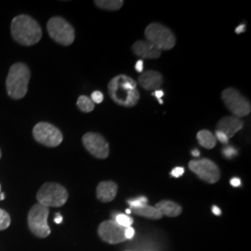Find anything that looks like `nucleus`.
<instances>
[{
	"mask_svg": "<svg viewBox=\"0 0 251 251\" xmlns=\"http://www.w3.org/2000/svg\"><path fill=\"white\" fill-rule=\"evenodd\" d=\"M1 156H2V153H1V150H0V158H1Z\"/></svg>",
	"mask_w": 251,
	"mask_h": 251,
	"instance_id": "nucleus-39",
	"label": "nucleus"
},
{
	"mask_svg": "<svg viewBox=\"0 0 251 251\" xmlns=\"http://www.w3.org/2000/svg\"><path fill=\"white\" fill-rule=\"evenodd\" d=\"M91 100L95 103H101L102 100H103V94L99 91V90H96L94 91L92 94H91Z\"/></svg>",
	"mask_w": 251,
	"mask_h": 251,
	"instance_id": "nucleus-26",
	"label": "nucleus"
},
{
	"mask_svg": "<svg viewBox=\"0 0 251 251\" xmlns=\"http://www.w3.org/2000/svg\"><path fill=\"white\" fill-rule=\"evenodd\" d=\"M223 152H224L225 157L228 159L233 158L234 155H236L238 153L237 150L231 145H225V147L223 148Z\"/></svg>",
	"mask_w": 251,
	"mask_h": 251,
	"instance_id": "nucleus-25",
	"label": "nucleus"
},
{
	"mask_svg": "<svg viewBox=\"0 0 251 251\" xmlns=\"http://www.w3.org/2000/svg\"><path fill=\"white\" fill-rule=\"evenodd\" d=\"M31 72L25 63H17L11 65L6 79L7 92L10 98L23 99L26 95Z\"/></svg>",
	"mask_w": 251,
	"mask_h": 251,
	"instance_id": "nucleus-3",
	"label": "nucleus"
},
{
	"mask_svg": "<svg viewBox=\"0 0 251 251\" xmlns=\"http://www.w3.org/2000/svg\"><path fill=\"white\" fill-rule=\"evenodd\" d=\"M152 95L156 98L157 100L161 99L162 97L164 96V91L161 90H155V91H153L152 93Z\"/></svg>",
	"mask_w": 251,
	"mask_h": 251,
	"instance_id": "nucleus-32",
	"label": "nucleus"
},
{
	"mask_svg": "<svg viewBox=\"0 0 251 251\" xmlns=\"http://www.w3.org/2000/svg\"><path fill=\"white\" fill-rule=\"evenodd\" d=\"M139 84L146 90H159L163 85V76L161 74L157 71L149 70L142 73L138 78Z\"/></svg>",
	"mask_w": 251,
	"mask_h": 251,
	"instance_id": "nucleus-14",
	"label": "nucleus"
},
{
	"mask_svg": "<svg viewBox=\"0 0 251 251\" xmlns=\"http://www.w3.org/2000/svg\"><path fill=\"white\" fill-rule=\"evenodd\" d=\"M96 6L104 10H118L123 7L124 1L122 0H96L94 1Z\"/></svg>",
	"mask_w": 251,
	"mask_h": 251,
	"instance_id": "nucleus-20",
	"label": "nucleus"
},
{
	"mask_svg": "<svg viewBox=\"0 0 251 251\" xmlns=\"http://www.w3.org/2000/svg\"><path fill=\"white\" fill-rule=\"evenodd\" d=\"M49 214V207L38 203L32 206L28 213L29 229L39 238H46L50 234V228L48 225Z\"/></svg>",
	"mask_w": 251,
	"mask_h": 251,
	"instance_id": "nucleus-6",
	"label": "nucleus"
},
{
	"mask_svg": "<svg viewBox=\"0 0 251 251\" xmlns=\"http://www.w3.org/2000/svg\"><path fill=\"white\" fill-rule=\"evenodd\" d=\"M82 143L88 152L96 158H107L110 152L109 144L103 136L95 132H88L82 137Z\"/></svg>",
	"mask_w": 251,
	"mask_h": 251,
	"instance_id": "nucleus-11",
	"label": "nucleus"
},
{
	"mask_svg": "<svg viewBox=\"0 0 251 251\" xmlns=\"http://www.w3.org/2000/svg\"><path fill=\"white\" fill-rule=\"evenodd\" d=\"M4 199H5V194L1 193L0 194V200H4Z\"/></svg>",
	"mask_w": 251,
	"mask_h": 251,
	"instance_id": "nucleus-37",
	"label": "nucleus"
},
{
	"mask_svg": "<svg viewBox=\"0 0 251 251\" xmlns=\"http://www.w3.org/2000/svg\"><path fill=\"white\" fill-rule=\"evenodd\" d=\"M230 182H231V185L233 187H239L241 185V179H238V178H233Z\"/></svg>",
	"mask_w": 251,
	"mask_h": 251,
	"instance_id": "nucleus-31",
	"label": "nucleus"
},
{
	"mask_svg": "<svg viewBox=\"0 0 251 251\" xmlns=\"http://www.w3.org/2000/svg\"><path fill=\"white\" fill-rule=\"evenodd\" d=\"M244 126V122L236 117H225L217 124V130L224 132L229 139L233 138Z\"/></svg>",
	"mask_w": 251,
	"mask_h": 251,
	"instance_id": "nucleus-13",
	"label": "nucleus"
},
{
	"mask_svg": "<svg viewBox=\"0 0 251 251\" xmlns=\"http://www.w3.org/2000/svg\"><path fill=\"white\" fill-rule=\"evenodd\" d=\"M246 31V25H241L239 26H237V28L235 29V33L236 34H242L243 32Z\"/></svg>",
	"mask_w": 251,
	"mask_h": 251,
	"instance_id": "nucleus-33",
	"label": "nucleus"
},
{
	"mask_svg": "<svg viewBox=\"0 0 251 251\" xmlns=\"http://www.w3.org/2000/svg\"><path fill=\"white\" fill-rule=\"evenodd\" d=\"M144 35L146 41L154 46L160 51L170 50L176 44V37L170 28L161 24L152 23L146 27Z\"/></svg>",
	"mask_w": 251,
	"mask_h": 251,
	"instance_id": "nucleus-4",
	"label": "nucleus"
},
{
	"mask_svg": "<svg viewBox=\"0 0 251 251\" xmlns=\"http://www.w3.org/2000/svg\"><path fill=\"white\" fill-rule=\"evenodd\" d=\"M215 137L216 140H218L220 143H222L223 144L227 145L229 143V138L224 132H222L220 130H216Z\"/></svg>",
	"mask_w": 251,
	"mask_h": 251,
	"instance_id": "nucleus-27",
	"label": "nucleus"
},
{
	"mask_svg": "<svg viewBox=\"0 0 251 251\" xmlns=\"http://www.w3.org/2000/svg\"><path fill=\"white\" fill-rule=\"evenodd\" d=\"M0 194H1V185H0Z\"/></svg>",
	"mask_w": 251,
	"mask_h": 251,
	"instance_id": "nucleus-40",
	"label": "nucleus"
},
{
	"mask_svg": "<svg viewBox=\"0 0 251 251\" xmlns=\"http://www.w3.org/2000/svg\"><path fill=\"white\" fill-rule=\"evenodd\" d=\"M197 138L199 144L206 149H212L215 147L217 144L215 135L207 129H202L198 131Z\"/></svg>",
	"mask_w": 251,
	"mask_h": 251,
	"instance_id": "nucleus-19",
	"label": "nucleus"
},
{
	"mask_svg": "<svg viewBox=\"0 0 251 251\" xmlns=\"http://www.w3.org/2000/svg\"><path fill=\"white\" fill-rule=\"evenodd\" d=\"M212 212L217 216H220L222 214L221 209H220V208H219L217 206H213V207H212Z\"/></svg>",
	"mask_w": 251,
	"mask_h": 251,
	"instance_id": "nucleus-35",
	"label": "nucleus"
},
{
	"mask_svg": "<svg viewBox=\"0 0 251 251\" xmlns=\"http://www.w3.org/2000/svg\"><path fill=\"white\" fill-rule=\"evenodd\" d=\"M222 98L226 107L234 117H242L250 115L251 105L250 100L245 98L242 94L235 89L228 88L223 91Z\"/></svg>",
	"mask_w": 251,
	"mask_h": 251,
	"instance_id": "nucleus-8",
	"label": "nucleus"
},
{
	"mask_svg": "<svg viewBox=\"0 0 251 251\" xmlns=\"http://www.w3.org/2000/svg\"><path fill=\"white\" fill-rule=\"evenodd\" d=\"M130 210L137 216L151 220H159L163 217L160 211L155 206H149L147 204L139 207H131Z\"/></svg>",
	"mask_w": 251,
	"mask_h": 251,
	"instance_id": "nucleus-18",
	"label": "nucleus"
},
{
	"mask_svg": "<svg viewBox=\"0 0 251 251\" xmlns=\"http://www.w3.org/2000/svg\"><path fill=\"white\" fill-rule=\"evenodd\" d=\"M134 229L132 227H127L126 228V240L127 239H131L133 236H134Z\"/></svg>",
	"mask_w": 251,
	"mask_h": 251,
	"instance_id": "nucleus-29",
	"label": "nucleus"
},
{
	"mask_svg": "<svg viewBox=\"0 0 251 251\" xmlns=\"http://www.w3.org/2000/svg\"><path fill=\"white\" fill-rule=\"evenodd\" d=\"M118 186L115 181L106 180L100 182L96 190V196L100 201L108 203L113 201L117 195Z\"/></svg>",
	"mask_w": 251,
	"mask_h": 251,
	"instance_id": "nucleus-16",
	"label": "nucleus"
},
{
	"mask_svg": "<svg viewBox=\"0 0 251 251\" xmlns=\"http://www.w3.org/2000/svg\"><path fill=\"white\" fill-rule=\"evenodd\" d=\"M148 202V199L145 197H140V198H133L130 200H127L128 205L131 207H139V206L146 205Z\"/></svg>",
	"mask_w": 251,
	"mask_h": 251,
	"instance_id": "nucleus-24",
	"label": "nucleus"
},
{
	"mask_svg": "<svg viewBox=\"0 0 251 251\" xmlns=\"http://www.w3.org/2000/svg\"><path fill=\"white\" fill-rule=\"evenodd\" d=\"M50 36L57 43L63 46H70L75 41L74 27L62 17H52L47 25Z\"/></svg>",
	"mask_w": 251,
	"mask_h": 251,
	"instance_id": "nucleus-7",
	"label": "nucleus"
},
{
	"mask_svg": "<svg viewBox=\"0 0 251 251\" xmlns=\"http://www.w3.org/2000/svg\"><path fill=\"white\" fill-rule=\"evenodd\" d=\"M189 169L202 180L210 184L216 183L221 178V171L219 167L214 162L206 158L190 161Z\"/></svg>",
	"mask_w": 251,
	"mask_h": 251,
	"instance_id": "nucleus-10",
	"label": "nucleus"
},
{
	"mask_svg": "<svg viewBox=\"0 0 251 251\" xmlns=\"http://www.w3.org/2000/svg\"><path fill=\"white\" fill-rule=\"evenodd\" d=\"M54 222H55L56 224H58V225L63 222V217H62V215H61L60 213H57V214H56V217H55V219H54Z\"/></svg>",
	"mask_w": 251,
	"mask_h": 251,
	"instance_id": "nucleus-34",
	"label": "nucleus"
},
{
	"mask_svg": "<svg viewBox=\"0 0 251 251\" xmlns=\"http://www.w3.org/2000/svg\"><path fill=\"white\" fill-rule=\"evenodd\" d=\"M144 61L143 60H139L137 63L135 64V69H136V71L139 73H143L144 71Z\"/></svg>",
	"mask_w": 251,
	"mask_h": 251,
	"instance_id": "nucleus-30",
	"label": "nucleus"
},
{
	"mask_svg": "<svg viewBox=\"0 0 251 251\" xmlns=\"http://www.w3.org/2000/svg\"><path fill=\"white\" fill-rule=\"evenodd\" d=\"M126 212L129 214V213H131V210H130V209H126Z\"/></svg>",
	"mask_w": 251,
	"mask_h": 251,
	"instance_id": "nucleus-38",
	"label": "nucleus"
},
{
	"mask_svg": "<svg viewBox=\"0 0 251 251\" xmlns=\"http://www.w3.org/2000/svg\"><path fill=\"white\" fill-rule=\"evenodd\" d=\"M33 136L37 143L48 147H57L63 143L62 131L48 122H39L33 128Z\"/></svg>",
	"mask_w": 251,
	"mask_h": 251,
	"instance_id": "nucleus-9",
	"label": "nucleus"
},
{
	"mask_svg": "<svg viewBox=\"0 0 251 251\" xmlns=\"http://www.w3.org/2000/svg\"><path fill=\"white\" fill-rule=\"evenodd\" d=\"M155 207L160 211L162 215L171 218L180 215L182 211V208L179 204L170 200H162L155 205Z\"/></svg>",
	"mask_w": 251,
	"mask_h": 251,
	"instance_id": "nucleus-17",
	"label": "nucleus"
},
{
	"mask_svg": "<svg viewBox=\"0 0 251 251\" xmlns=\"http://www.w3.org/2000/svg\"><path fill=\"white\" fill-rule=\"evenodd\" d=\"M126 228L118 225L116 221L108 220L102 222L98 227L99 236L108 244H119L126 240Z\"/></svg>",
	"mask_w": 251,
	"mask_h": 251,
	"instance_id": "nucleus-12",
	"label": "nucleus"
},
{
	"mask_svg": "<svg viewBox=\"0 0 251 251\" xmlns=\"http://www.w3.org/2000/svg\"><path fill=\"white\" fill-rule=\"evenodd\" d=\"M132 51L136 56L143 59H158L161 56V51L157 50L148 41L139 40L132 46Z\"/></svg>",
	"mask_w": 251,
	"mask_h": 251,
	"instance_id": "nucleus-15",
	"label": "nucleus"
},
{
	"mask_svg": "<svg viewBox=\"0 0 251 251\" xmlns=\"http://www.w3.org/2000/svg\"><path fill=\"white\" fill-rule=\"evenodd\" d=\"M192 154H193L194 156L198 157V156H199V155H200V152H199V151H198V150H197V149H196V150H193V151H192Z\"/></svg>",
	"mask_w": 251,
	"mask_h": 251,
	"instance_id": "nucleus-36",
	"label": "nucleus"
},
{
	"mask_svg": "<svg viewBox=\"0 0 251 251\" xmlns=\"http://www.w3.org/2000/svg\"><path fill=\"white\" fill-rule=\"evenodd\" d=\"M116 222L118 225L127 228V227H131V225L133 224V219L126 214H118L116 217Z\"/></svg>",
	"mask_w": 251,
	"mask_h": 251,
	"instance_id": "nucleus-23",
	"label": "nucleus"
},
{
	"mask_svg": "<svg viewBox=\"0 0 251 251\" xmlns=\"http://www.w3.org/2000/svg\"><path fill=\"white\" fill-rule=\"evenodd\" d=\"M108 93L116 103L126 108L133 107L141 98L136 81L126 75H119L111 79Z\"/></svg>",
	"mask_w": 251,
	"mask_h": 251,
	"instance_id": "nucleus-1",
	"label": "nucleus"
},
{
	"mask_svg": "<svg viewBox=\"0 0 251 251\" xmlns=\"http://www.w3.org/2000/svg\"><path fill=\"white\" fill-rule=\"evenodd\" d=\"M183 173H184V169L182 167H177L171 171V175L175 178H179L180 176H182Z\"/></svg>",
	"mask_w": 251,
	"mask_h": 251,
	"instance_id": "nucleus-28",
	"label": "nucleus"
},
{
	"mask_svg": "<svg viewBox=\"0 0 251 251\" xmlns=\"http://www.w3.org/2000/svg\"><path fill=\"white\" fill-rule=\"evenodd\" d=\"M76 104H77V107L79 108V110L83 113H90L95 108L94 102L86 95H81L80 97L77 99Z\"/></svg>",
	"mask_w": 251,
	"mask_h": 251,
	"instance_id": "nucleus-21",
	"label": "nucleus"
},
{
	"mask_svg": "<svg viewBox=\"0 0 251 251\" xmlns=\"http://www.w3.org/2000/svg\"><path fill=\"white\" fill-rule=\"evenodd\" d=\"M38 204L50 207L62 206L68 200V192L63 185L56 182H46L36 194Z\"/></svg>",
	"mask_w": 251,
	"mask_h": 251,
	"instance_id": "nucleus-5",
	"label": "nucleus"
},
{
	"mask_svg": "<svg viewBox=\"0 0 251 251\" xmlns=\"http://www.w3.org/2000/svg\"><path fill=\"white\" fill-rule=\"evenodd\" d=\"M10 225V216L7 211L0 208V231L6 230Z\"/></svg>",
	"mask_w": 251,
	"mask_h": 251,
	"instance_id": "nucleus-22",
	"label": "nucleus"
},
{
	"mask_svg": "<svg viewBox=\"0 0 251 251\" xmlns=\"http://www.w3.org/2000/svg\"><path fill=\"white\" fill-rule=\"evenodd\" d=\"M11 36L21 45L33 46L38 43L42 37V28L35 19L26 14L13 18L10 25Z\"/></svg>",
	"mask_w": 251,
	"mask_h": 251,
	"instance_id": "nucleus-2",
	"label": "nucleus"
}]
</instances>
